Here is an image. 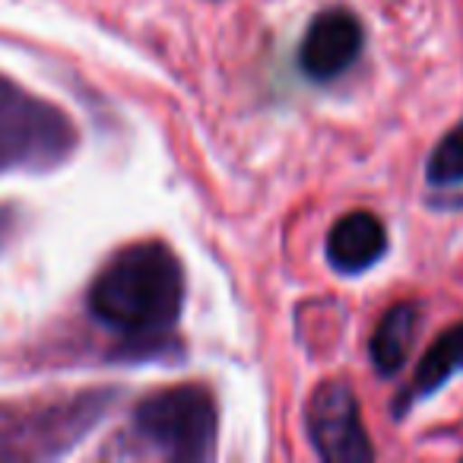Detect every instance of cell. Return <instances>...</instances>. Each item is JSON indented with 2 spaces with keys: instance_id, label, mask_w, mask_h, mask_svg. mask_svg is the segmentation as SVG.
Segmentation results:
<instances>
[{
  "instance_id": "obj_8",
  "label": "cell",
  "mask_w": 463,
  "mask_h": 463,
  "mask_svg": "<svg viewBox=\"0 0 463 463\" xmlns=\"http://www.w3.org/2000/svg\"><path fill=\"white\" fill-rule=\"evenodd\" d=\"M425 178L435 187H457L463 184V121L448 130V137L438 140L431 149L429 165H425Z\"/></svg>"
},
{
  "instance_id": "obj_4",
  "label": "cell",
  "mask_w": 463,
  "mask_h": 463,
  "mask_svg": "<svg viewBox=\"0 0 463 463\" xmlns=\"http://www.w3.org/2000/svg\"><path fill=\"white\" fill-rule=\"evenodd\" d=\"M362 23L346 10H327L308 26L302 42V71L311 80H334L355 64L362 54Z\"/></svg>"
},
{
  "instance_id": "obj_1",
  "label": "cell",
  "mask_w": 463,
  "mask_h": 463,
  "mask_svg": "<svg viewBox=\"0 0 463 463\" xmlns=\"http://www.w3.org/2000/svg\"><path fill=\"white\" fill-rule=\"evenodd\" d=\"M184 302V273L165 245L143 241L109 260L90 289V311L102 327L153 336L175 327Z\"/></svg>"
},
{
  "instance_id": "obj_6",
  "label": "cell",
  "mask_w": 463,
  "mask_h": 463,
  "mask_svg": "<svg viewBox=\"0 0 463 463\" xmlns=\"http://www.w3.org/2000/svg\"><path fill=\"white\" fill-rule=\"evenodd\" d=\"M460 372H463V321L454 324L450 330H444V334L429 346V353L422 355L416 374H412L410 391L400 397L397 410L403 412L406 406L438 393L454 374H460Z\"/></svg>"
},
{
  "instance_id": "obj_7",
  "label": "cell",
  "mask_w": 463,
  "mask_h": 463,
  "mask_svg": "<svg viewBox=\"0 0 463 463\" xmlns=\"http://www.w3.org/2000/svg\"><path fill=\"white\" fill-rule=\"evenodd\" d=\"M419 327V311L412 305H393L384 317L378 321L372 336V365L378 374L391 378L403 368L406 355L412 349V336Z\"/></svg>"
},
{
  "instance_id": "obj_3",
  "label": "cell",
  "mask_w": 463,
  "mask_h": 463,
  "mask_svg": "<svg viewBox=\"0 0 463 463\" xmlns=\"http://www.w3.org/2000/svg\"><path fill=\"white\" fill-rule=\"evenodd\" d=\"M308 435L315 450L330 463H368L374 448L362 425L359 400L343 381H327L308 400Z\"/></svg>"
},
{
  "instance_id": "obj_2",
  "label": "cell",
  "mask_w": 463,
  "mask_h": 463,
  "mask_svg": "<svg viewBox=\"0 0 463 463\" xmlns=\"http://www.w3.org/2000/svg\"><path fill=\"white\" fill-rule=\"evenodd\" d=\"M134 429L172 460H206L216 448V403L203 387H168L137 403Z\"/></svg>"
},
{
  "instance_id": "obj_5",
  "label": "cell",
  "mask_w": 463,
  "mask_h": 463,
  "mask_svg": "<svg viewBox=\"0 0 463 463\" xmlns=\"http://www.w3.org/2000/svg\"><path fill=\"white\" fill-rule=\"evenodd\" d=\"M387 251V232L378 216L365 210L336 219L327 235V260L340 273H365Z\"/></svg>"
}]
</instances>
